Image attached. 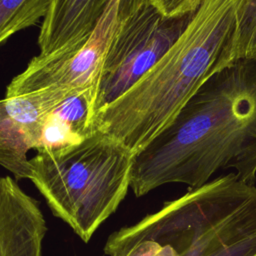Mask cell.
<instances>
[{
    "mask_svg": "<svg viewBox=\"0 0 256 256\" xmlns=\"http://www.w3.org/2000/svg\"><path fill=\"white\" fill-rule=\"evenodd\" d=\"M228 168L255 183V61H234L203 83L171 124L133 155L130 188L137 197L170 183L196 189Z\"/></svg>",
    "mask_w": 256,
    "mask_h": 256,
    "instance_id": "1",
    "label": "cell"
},
{
    "mask_svg": "<svg viewBox=\"0 0 256 256\" xmlns=\"http://www.w3.org/2000/svg\"><path fill=\"white\" fill-rule=\"evenodd\" d=\"M236 35V0H202L165 55L96 114V131L134 155L171 124L206 80L235 61Z\"/></svg>",
    "mask_w": 256,
    "mask_h": 256,
    "instance_id": "2",
    "label": "cell"
},
{
    "mask_svg": "<svg viewBox=\"0 0 256 256\" xmlns=\"http://www.w3.org/2000/svg\"><path fill=\"white\" fill-rule=\"evenodd\" d=\"M108 256H256V186L235 173L112 233Z\"/></svg>",
    "mask_w": 256,
    "mask_h": 256,
    "instance_id": "3",
    "label": "cell"
},
{
    "mask_svg": "<svg viewBox=\"0 0 256 256\" xmlns=\"http://www.w3.org/2000/svg\"><path fill=\"white\" fill-rule=\"evenodd\" d=\"M133 153L96 131L81 143L38 151L29 159L31 181L52 213L88 242L124 200Z\"/></svg>",
    "mask_w": 256,
    "mask_h": 256,
    "instance_id": "4",
    "label": "cell"
},
{
    "mask_svg": "<svg viewBox=\"0 0 256 256\" xmlns=\"http://www.w3.org/2000/svg\"><path fill=\"white\" fill-rule=\"evenodd\" d=\"M194 13L168 17L148 1L119 27L103 62L95 100V116L138 80L171 48Z\"/></svg>",
    "mask_w": 256,
    "mask_h": 256,
    "instance_id": "5",
    "label": "cell"
},
{
    "mask_svg": "<svg viewBox=\"0 0 256 256\" xmlns=\"http://www.w3.org/2000/svg\"><path fill=\"white\" fill-rule=\"evenodd\" d=\"M151 0H111L95 29L84 41L50 55H37L7 86L6 97L39 91L51 86L94 88L103 62L122 22Z\"/></svg>",
    "mask_w": 256,
    "mask_h": 256,
    "instance_id": "6",
    "label": "cell"
},
{
    "mask_svg": "<svg viewBox=\"0 0 256 256\" xmlns=\"http://www.w3.org/2000/svg\"><path fill=\"white\" fill-rule=\"evenodd\" d=\"M75 90L51 86L0 100V165L16 180L31 179L28 151L36 148L46 117Z\"/></svg>",
    "mask_w": 256,
    "mask_h": 256,
    "instance_id": "7",
    "label": "cell"
},
{
    "mask_svg": "<svg viewBox=\"0 0 256 256\" xmlns=\"http://www.w3.org/2000/svg\"><path fill=\"white\" fill-rule=\"evenodd\" d=\"M47 232L40 203L11 176H0V256H42Z\"/></svg>",
    "mask_w": 256,
    "mask_h": 256,
    "instance_id": "8",
    "label": "cell"
},
{
    "mask_svg": "<svg viewBox=\"0 0 256 256\" xmlns=\"http://www.w3.org/2000/svg\"><path fill=\"white\" fill-rule=\"evenodd\" d=\"M111 0H53L38 37L40 55L70 48L90 36Z\"/></svg>",
    "mask_w": 256,
    "mask_h": 256,
    "instance_id": "9",
    "label": "cell"
},
{
    "mask_svg": "<svg viewBox=\"0 0 256 256\" xmlns=\"http://www.w3.org/2000/svg\"><path fill=\"white\" fill-rule=\"evenodd\" d=\"M53 0H0V44L44 19Z\"/></svg>",
    "mask_w": 256,
    "mask_h": 256,
    "instance_id": "10",
    "label": "cell"
},
{
    "mask_svg": "<svg viewBox=\"0 0 256 256\" xmlns=\"http://www.w3.org/2000/svg\"><path fill=\"white\" fill-rule=\"evenodd\" d=\"M235 61H256V0H236Z\"/></svg>",
    "mask_w": 256,
    "mask_h": 256,
    "instance_id": "11",
    "label": "cell"
},
{
    "mask_svg": "<svg viewBox=\"0 0 256 256\" xmlns=\"http://www.w3.org/2000/svg\"><path fill=\"white\" fill-rule=\"evenodd\" d=\"M202 0H153L154 5L168 17H181L194 13Z\"/></svg>",
    "mask_w": 256,
    "mask_h": 256,
    "instance_id": "12",
    "label": "cell"
}]
</instances>
